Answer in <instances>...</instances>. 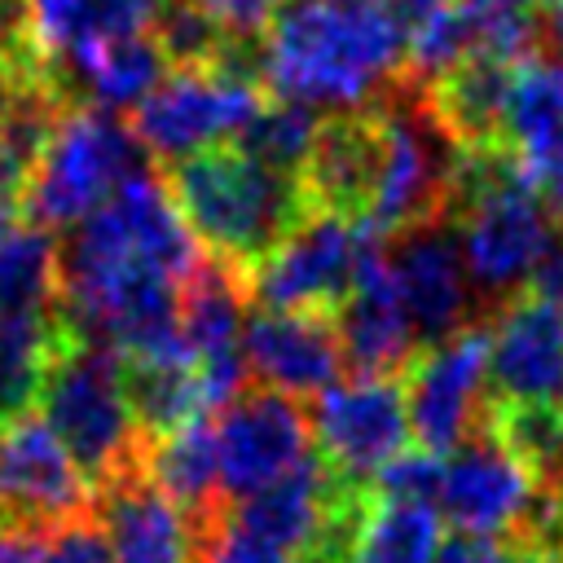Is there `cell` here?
Segmentation results:
<instances>
[{
  "instance_id": "obj_25",
  "label": "cell",
  "mask_w": 563,
  "mask_h": 563,
  "mask_svg": "<svg viewBox=\"0 0 563 563\" xmlns=\"http://www.w3.org/2000/svg\"><path fill=\"white\" fill-rule=\"evenodd\" d=\"M444 541V515L431 501L374 497L352 523V563H431Z\"/></svg>"
},
{
  "instance_id": "obj_36",
  "label": "cell",
  "mask_w": 563,
  "mask_h": 563,
  "mask_svg": "<svg viewBox=\"0 0 563 563\" xmlns=\"http://www.w3.org/2000/svg\"><path fill=\"white\" fill-rule=\"evenodd\" d=\"M48 62L35 35V9L31 0H0V70L40 66Z\"/></svg>"
},
{
  "instance_id": "obj_8",
  "label": "cell",
  "mask_w": 563,
  "mask_h": 563,
  "mask_svg": "<svg viewBox=\"0 0 563 563\" xmlns=\"http://www.w3.org/2000/svg\"><path fill=\"white\" fill-rule=\"evenodd\" d=\"M141 141L106 110H66L53 128L40 163L26 176L22 211L40 229H75L92 216L123 180L145 172Z\"/></svg>"
},
{
  "instance_id": "obj_17",
  "label": "cell",
  "mask_w": 563,
  "mask_h": 563,
  "mask_svg": "<svg viewBox=\"0 0 563 563\" xmlns=\"http://www.w3.org/2000/svg\"><path fill=\"white\" fill-rule=\"evenodd\" d=\"M387 273L422 334V343H440L457 330H466L471 317V273L457 246V229L431 220L409 229L387 255Z\"/></svg>"
},
{
  "instance_id": "obj_5",
  "label": "cell",
  "mask_w": 563,
  "mask_h": 563,
  "mask_svg": "<svg viewBox=\"0 0 563 563\" xmlns=\"http://www.w3.org/2000/svg\"><path fill=\"white\" fill-rule=\"evenodd\" d=\"M40 418L57 431L88 479L110 484L141 466V422L128 400V365L114 347L66 334L44 387Z\"/></svg>"
},
{
  "instance_id": "obj_28",
  "label": "cell",
  "mask_w": 563,
  "mask_h": 563,
  "mask_svg": "<svg viewBox=\"0 0 563 563\" xmlns=\"http://www.w3.org/2000/svg\"><path fill=\"white\" fill-rule=\"evenodd\" d=\"M62 295V255L48 229L13 224L0 233V317H53Z\"/></svg>"
},
{
  "instance_id": "obj_6",
  "label": "cell",
  "mask_w": 563,
  "mask_h": 563,
  "mask_svg": "<svg viewBox=\"0 0 563 563\" xmlns=\"http://www.w3.org/2000/svg\"><path fill=\"white\" fill-rule=\"evenodd\" d=\"M378 119V163L365 198V216L387 229H418L440 220L453 202V172L462 145L435 119L422 84H400L374 101Z\"/></svg>"
},
{
  "instance_id": "obj_14",
  "label": "cell",
  "mask_w": 563,
  "mask_h": 563,
  "mask_svg": "<svg viewBox=\"0 0 563 563\" xmlns=\"http://www.w3.org/2000/svg\"><path fill=\"white\" fill-rule=\"evenodd\" d=\"M0 497L18 523L53 528L88 515L92 479L40 413H22L0 431Z\"/></svg>"
},
{
  "instance_id": "obj_31",
  "label": "cell",
  "mask_w": 563,
  "mask_h": 563,
  "mask_svg": "<svg viewBox=\"0 0 563 563\" xmlns=\"http://www.w3.org/2000/svg\"><path fill=\"white\" fill-rule=\"evenodd\" d=\"M150 35L163 48V57L176 66H216L224 62L229 40H233L194 0H158V18Z\"/></svg>"
},
{
  "instance_id": "obj_40",
  "label": "cell",
  "mask_w": 563,
  "mask_h": 563,
  "mask_svg": "<svg viewBox=\"0 0 563 563\" xmlns=\"http://www.w3.org/2000/svg\"><path fill=\"white\" fill-rule=\"evenodd\" d=\"M387 4L396 9V18H400L405 26H418V22H422L431 9H440L444 0H387Z\"/></svg>"
},
{
  "instance_id": "obj_4",
  "label": "cell",
  "mask_w": 563,
  "mask_h": 563,
  "mask_svg": "<svg viewBox=\"0 0 563 563\" xmlns=\"http://www.w3.org/2000/svg\"><path fill=\"white\" fill-rule=\"evenodd\" d=\"M462 207L457 246L471 286L484 295H510L532 282L545 246L554 242V211L523 180L506 145H466L453 172V202Z\"/></svg>"
},
{
  "instance_id": "obj_33",
  "label": "cell",
  "mask_w": 563,
  "mask_h": 563,
  "mask_svg": "<svg viewBox=\"0 0 563 563\" xmlns=\"http://www.w3.org/2000/svg\"><path fill=\"white\" fill-rule=\"evenodd\" d=\"M198 563H295V554L251 532L242 519L224 515V519H211L207 541L198 545Z\"/></svg>"
},
{
  "instance_id": "obj_32",
  "label": "cell",
  "mask_w": 563,
  "mask_h": 563,
  "mask_svg": "<svg viewBox=\"0 0 563 563\" xmlns=\"http://www.w3.org/2000/svg\"><path fill=\"white\" fill-rule=\"evenodd\" d=\"M440 479H444V457L422 449V444H409V449H400L374 475V497H387V501H431L435 506Z\"/></svg>"
},
{
  "instance_id": "obj_18",
  "label": "cell",
  "mask_w": 563,
  "mask_h": 563,
  "mask_svg": "<svg viewBox=\"0 0 563 563\" xmlns=\"http://www.w3.org/2000/svg\"><path fill=\"white\" fill-rule=\"evenodd\" d=\"M501 145L550 211L563 216V62L532 53L515 66Z\"/></svg>"
},
{
  "instance_id": "obj_42",
  "label": "cell",
  "mask_w": 563,
  "mask_h": 563,
  "mask_svg": "<svg viewBox=\"0 0 563 563\" xmlns=\"http://www.w3.org/2000/svg\"><path fill=\"white\" fill-rule=\"evenodd\" d=\"M488 4H506V9H519V13H541V9H554L563 0H488Z\"/></svg>"
},
{
  "instance_id": "obj_9",
  "label": "cell",
  "mask_w": 563,
  "mask_h": 563,
  "mask_svg": "<svg viewBox=\"0 0 563 563\" xmlns=\"http://www.w3.org/2000/svg\"><path fill=\"white\" fill-rule=\"evenodd\" d=\"M264 106L251 70L238 66H176L136 106L132 132L145 154L180 163L211 145H229Z\"/></svg>"
},
{
  "instance_id": "obj_1",
  "label": "cell",
  "mask_w": 563,
  "mask_h": 563,
  "mask_svg": "<svg viewBox=\"0 0 563 563\" xmlns=\"http://www.w3.org/2000/svg\"><path fill=\"white\" fill-rule=\"evenodd\" d=\"M400 66L409 26L387 0H295L264 26V88L312 110H361Z\"/></svg>"
},
{
  "instance_id": "obj_44",
  "label": "cell",
  "mask_w": 563,
  "mask_h": 563,
  "mask_svg": "<svg viewBox=\"0 0 563 563\" xmlns=\"http://www.w3.org/2000/svg\"><path fill=\"white\" fill-rule=\"evenodd\" d=\"M0 528H4V497H0Z\"/></svg>"
},
{
  "instance_id": "obj_16",
  "label": "cell",
  "mask_w": 563,
  "mask_h": 563,
  "mask_svg": "<svg viewBox=\"0 0 563 563\" xmlns=\"http://www.w3.org/2000/svg\"><path fill=\"white\" fill-rule=\"evenodd\" d=\"M242 356L246 369L268 391H282L290 400L325 391L334 378H343L347 365L330 312H282V308L246 312Z\"/></svg>"
},
{
  "instance_id": "obj_11",
  "label": "cell",
  "mask_w": 563,
  "mask_h": 563,
  "mask_svg": "<svg viewBox=\"0 0 563 563\" xmlns=\"http://www.w3.org/2000/svg\"><path fill=\"white\" fill-rule=\"evenodd\" d=\"M435 510L457 532H475V537H506L515 528L532 532L545 515L537 471L497 431L475 435L444 457Z\"/></svg>"
},
{
  "instance_id": "obj_19",
  "label": "cell",
  "mask_w": 563,
  "mask_h": 563,
  "mask_svg": "<svg viewBox=\"0 0 563 563\" xmlns=\"http://www.w3.org/2000/svg\"><path fill=\"white\" fill-rule=\"evenodd\" d=\"M361 493L343 488L330 466L308 453L299 466H290L282 479H273L268 488L251 493L246 501L233 506V519H242L251 532L277 541L282 550L290 554H303V550H321L325 537L356 510Z\"/></svg>"
},
{
  "instance_id": "obj_20",
  "label": "cell",
  "mask_w": 563,
  "mask_h": 563,
  "mask_svg": "<svg viewBox=\"0 0 563 563\" xmlns=\"http://www.w3.org/2000/svg\"><path fill=\"white\" fill-rule=\"evenodd\" d=\"M101 532L114 563H198L189 510L150 475L123 471L101 493Z\"/></svg>"
},
{
  "instance_id": "obj_15",
  "label": "cell",
  "mask_w": 563,
  "mask_h": 563,
  "mask_svg": "<svg viewBox=\"0 0 563 563\" xmlns=\"http://www.w3.org/2000/svg\"><path fill=\"white\" fill-rule=\"evenodd\" d=\"M497 409H563V312L537 295L501 303L488 330Z\"/></svg>"
},
{
  "instance_id": "obj_7",
  "label": "cell",
  "mask_w": 563,
  "mask_h": 563,
  "mask_svg": "<svg viewBox=\"0 0 563 563\" xmlns=\"http://www.w3.org/2000/svg\"><path fill=\"white\" fill-rule=\"evenodd\" d=\"M383 229L369 216L317 207L246 277L260 308L330 312L383 264Z\"/></svg>"
},
{
  "instance_id": "obj_23",
  "label": "cell",
  "mask_w": 563,
  "mask_h": 563,
  "mask_svg": "<svg viewBox=\"0 0 563 563\" xmlns=\"http://www.w3.org/2000/svg\"><path fill=\"white\" fill-rule=\"evenodd\" d=\"M519 62L501 57H466L435 84H427V101L444 132L466 150V145H501V114L510 97Z\"/></svg>"
},
{
  "instance_id": "obj_10",
  "label": "cell",
  "mask_w": 563,
  "mask_h": 563,
  "mask_svg": "<svg viewBox=\"0 0 563 563\" xmlns=\"http://www.w3.org/2000/svg\"><path fill=\"white\" fill-rule=\"evenodd\" d=\"M317 457L330 466V475L361 493L369 479L413 444L405 383L396 374H352L334 378L325 391L312 396L308 413Z\"/></svg>"
},
{
  "instance_id": "obj_35",
  "label": "cell",
  "mask_w": 563,
  "mask_h": 563,
  "mask_svg": "<svg viewBox=\"0 0 563 563\" xmlns=\"http://www.w3.org/2000/svg\"><path fill=\"white\" fill-rule=\"evenodd\" d=\"M40 563H114L101 523H92L88 515L66 519L44 528V545H40Z\"/></svg>"
},
{
  "instance_id": "obj_38",
  "label": "cell",
  "mask_w": 563,
  "mask_h": 563,
  "mask_svg": "<svg viewBox=\"0 0 563 563\" xmlns=\"http://www.w3.org/2000/svg\"><path fill=\"white\" fill-rule=\"evenodd\" d=\"M528 290H532L537 299H545L550 308H559V312H563V229L554 233V242L545 246L541 264L532 268V282H528Z\"/></svg>"
},
{
  "instance_id": "obj_30",
  "label": "cell",
  "mask_w": 563,
  "mask_h": 563,
  "mask_svg": "<svg viewBox=\"0 0 563 563\" xmlns=\"http://www.w3.org/2000/svg\"><path fill=\"white\" fill-rule=\"evenodd\" d=\"M317 128H321V119H317L312 106L273 97V101H264V106L246 119V128H242L229 145H238L242 154H251V158H260V163H268V167H277V172L299 176L303 163H308V154H312Z\"/></svg>"
},
{
  "instance_id": "obj_34",
  "label": "cell",
  "mask_w": 563,
  "mask_h": 563,
  "mask_svg": "<svg viewBox=\"0 0 563 563\" xmlns=\"http://www.w3.org/2000/svg\"><path fill=\"white\" fill-rule=\"evenodd\" d=\"M431 563H550V554L532 537L510 541V537L453 532L449 541H440V550H435Z\"/></svg>"
},
{
  "instance_id": "obj_13",
  "label": "cell",
  "mask_w": 563,
  "mask_h": 563,
  "mask_svg": "<svg viewBox=\"0 0 563 563\" xmlns=\"http://www.w3.org/2000/svg\"><path fill=\"white\" fill-rule=\"evenodd\" d=\"M312 427L299 400L282 391H242L220 409L216 422V457H220V493L238 506L251 493L282 479L312 449Z\"/></svg>"
},
{
  "instance_id": "obj_41",
  "label": "cell",
  "mask_w": 563,
  "mask_h": 563,
  "mask_svg": "<svg viewBox=\"0 0 563 563\" xmlns=\"http://www.w3.org/2000/svg\"><path fill=\"white\" fill-rule=\"evenodd\" d=\"M541 31H545V40H550V57H559V62H563V4L545 9Z\"/></svg>"
},
{
  "instance_id": "obj_27",
  "label": "cell",
  "mask_w": 563,
  "mask_h": 563,
  "mask_svg": "<svg viewBox=\"0 0 563 563\" xmlns=\"http://www.w3.org/2000/svg\"><path fill=\"white\" fill-rule=\"evenodd\" d=\"M141 466L145 475L176 497L185 510L194 506H211V497L220 493V457H216V422L211 418H189L163 435L150 440V449H141Z\"/></svg>"
},
{
  "instance_id": "obj_21",
  "label": "cell",
  "mask_w": 563,
  "mask_h": 563,
  "mask_svg": "<svg viewBox=\"0 0 563 563\" xmlns=\"http://www.w3.org/2000/svg\"><path fill=\"white\" fill-rule=\"evenodd\" d=\"M339 343L356 374H396L413 365L422 334L387 273V260L339 303Z\"/></svg>"
},
{
  "instance_id": "obj_12",
  "label": "cell",
  "mask_w": 563,
  "mask_h": 563,
  "mask_svg": "<svg viewBox=\"0 0 563 563\" xmlns=\"http://www.w3.org/2000/svg\"><path fill=\"white\" fill-rule=\"evenodd\" d=\"M488 391V330L466 325L413 356L405 378V405L413 444L449 457L475 431Z\"/></svg>"
},
{
  "instance_id": "obj_22",
  "label": "cell",
  "mask_w": 563,
  "mask_h": 563,
  "mask_svg": "<svg viewBox=\"0 0 563 563\" xmlns=\"http://www.w3.org/2000/svg\"><path fill=\"white\" fill-rule=\"evenodd\" d=\"M374 163H378V119L374 106L365 110H339L321 119L312 154L299 172L308 202L325 211H361L374 185Z\"/></svg>"
},
{
  "instance_id": "obj_43",
  "label": "cell",
  "mask_w": 563,
  "mask_h": 563,
  "mask_svg": "<svg viewBox=\"0 0 563 563\" xmlns=\"http://www.w3.org/2000/svg\"><path fill=\"white\" fill-rule=\"evenodd\" d=\"M18 211H22V207H13V202H0V233H9V229L18 224V220H13Z\"/></svg>"
},
{
  "instance_id": "obj_2",
  "label": "cell",
  "mask_w": 563,
  "mask_h": 563,
  "mask_svg": "<svg viewBox=\"0 0 563 563\" xmlns=\"http://www.w3.org/2000/svg\"><path fill=\"white\" fill-rule=\"evenodd\" d=\"M62 255V330L79 334L123 286L163 277L185 286L202 268V246L189 233L167 180L136 172L92 216L66 229Z\"/></svg>"
},
{
  "instance_id": "obj_3",
  "label": "cell",
  "mask_w": 563,
  "mask_h": 563,
  "mask_svg": "<svg viewBox=\"0 0 563 563\" xmlns=\"http://www.w3.org/2000/svg\"><path fill=\"white\" fill-rule=\"evenodd\" d=\"M167 189L198 246L233 273H251L312 207L299 176L277 172L238 145H211L172 163Z\"/></svg>"
},
{
  "instance_id": "obj_26",
  "label": "cell",
  "mask_w": 563,
  "mask_h": 563,
  "mask_svg": "<svg viewBox=\"0 0 563 563\" xmlns=\"http://www.w3.org/2000/svg\"><path fill=\"white\" fill-rule=\"evenodd\" d=\"M128 365V400L141 422V435H163L189 418H211L202 405V378L189 347L150 356V361H123Z\"/></svg>"
},
{
  "instance_id": "obj_39",
  "label": "cell",
  "mask_w": 563,
  "mask_h": 563,
  "mask_svg": "<svg viewBox=\"0 0 563 563\" xmlns=\"http://www.w3.org/2000/svg\"><path fill=\"white\" fill-rule=\"evenodd\" d=\"M44 528L35 523H4L0 528V563H40Z\"/></svg>"
},
{
  "instance_id": "obj_29",
  "label": "cell",
  "mask_w": 563,
  "mask_h": 563,
  "mask_svg": "<svg viewBox=\"0 0 563 563\" xmlns=\"http://www.w3.org/2000/svg\"><path fill=\"white\" fill-rule=\"evenodd\" d=\"M66 330L57 317H0V427L22 418L40 400L44 374Z\"/></svg>"
},
{
  "instance_id": "obj_37",
  "label": "cell",
  "mask_w": 563,
  "mask_h": 563,
  "mask_svg": "<svg viewBox=\"0 0 563 563\" xmlns=\"http://www.w3.org/2000/svg\"><path fill=\"white\" fill-rule=\"evenodd\" d=\"M224 35H260L273 18H277V9H282V0H194Z\"/></svg>"
},
{
  "instance_id": "obj_24",
  "label": "cell",
  "mask_w": 563,
  "mask_h": 563,
  "mask_svg": "<svg viewBox=\"0 0 563 563\" xmlns=\"http://www.w3.org/2000/svg\"><path fill=\"white\" fill-rule=\"evenodd\" d=\"M70 79L88 92L92 110L119 114L136 110L167 75V57L154 44V35H132V40H110V44H84L62 53Z\"/></svg>"
}]
</instances>
